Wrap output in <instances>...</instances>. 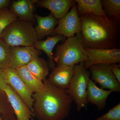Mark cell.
<instances>
[{"label":"cell","mask_w":120,"mask_h":120,"mask_svg":"<svg viewBox=\"0 0 120 120\" xmlns=\"http://www.w3.org/2000/svg\"><path fill=\"white\" fill-rule=\"evenodd\" d=\"M17 15L11 9L0 10V38L5 28L18 19Z\"/></svg>","instance_id":"obj_22"},{"label":"cell","mask_w":120,"mask_h":120,"mask_svg":"<svg viewBox=\"0 0 120 120\" xmlns=\"http://www.w3.org/2000/svg\"><path fill=\"white\" fill-rule=\"evenodd\" d=\"M4 91L14 110L17 120H32L34 117L32 110L28 107L14 89L8 84Z\"/></svg>","instance_id":"obj_11"},{"label":"cell","mask_w":120,"mask_h":120,"mask_svg":"<svg viewBox=\"0 0 120 120\" xmlns=\"http://www.w3.org/2000/svg\"><path fill=\"white\" fill-rule=\"evenodd\" d=\"M11 57V47L0 38V69L9 67Z\"/></svg>","instance_id":"obj_23"},{"label":"cell","mask_w":120,"mask_h":120,"mask_svg":"<svg viewBox=\"0 0 120 120\" xmlns=\"http://www.w3.org/2000/svg\"><path fill=\"white\" fill-rule=\"evenodd\" d=\"M101 1L106 15L120 22V0H102Z\"/></svg>","instance_id":"obj_21"},{"label":"cell","mask_w":120,"mask_h":120,"mask_svg":"<svg viewBox=\"0 0 120 120\" xmlns=\"http://www.w3.org/2000/svg\"><path fill=\"white\" fill-rule=\"evenodd\" d=\"M87 92V101L95 105L99 110L105 108L107 98L112 92L99 88L91 79L88 82Z\"/></svg>","instance_id":"obj_15"},{"label":"cell","mask_w":120,"mask_h":120,"mask_svg":"<svg viewBox=\"0 0 120 120\" xmlns=\"http://www.w3.org/2000/svg\"><path fill=\"white\" fill-rule=\"evenodd\" d=\"M41 90L33 94L32 112L38 120H64L68 117L73 100L66 90L57 88L47 79Z\"/></svg>","instance_id":"obj_2"},{"label":"cell","mask_w":120,"mask_h":120,"mask_svg":"<svg viewBox=\"0 0 120 120\" xmlns=\"http://www.w3.org/2000/svg\"><path fill=\"white\" fill-rule=\"evenodd\" d=\"M11 2V1L10 0H0V10L8 8Z\"/></svg>","instance_id":"obj_28"},{"label":"cell","mask_w":120,"mask_h":120,"mask_svg":"<svg viewBox=\"0 0 120 120\" xmlns=\"http://www.w3.org/2000/svg\"><path fill=\"white\" fill-rule=\"evenodd\" d=\"M90 73L85 68L84 62L76 65L74 75L66 92L76 105V109L79 112L86 108L87 100V87L90 79Z\"/></svg>","instance_id":"obj_5"},{"label":"cell","mask_w":120,"mask_h":120,"mask_svg":"<svg viewBox=\"0 0 120 120\" xmlns=\"http://www.w3.org/2000/svg\"><path fill=\"white\" fill-rule=\"evenodd\" d=\"M96 120H120V103L113 107L106 113L98 117Z\"/></svg>","instance_id":"obj_25"},{"label":"cell","mask_w":120,"mask_h":120,"mask_svg":"<svg viewBox=\"0 0 120 120\" xmlns=\"http://www.w3.org/2000/svg\"><path fill=\"white\" fill-rule=\"evenodd\" d=\"M75 66L56 67L47 80L57 88L67 90L74 75Z\"/></svg>","instance_id":"obj_12"},{"label":"cell","mask_w":120,"mask_h":120,"mask_svg":"<svg viewBox=\"0 0 120 120\" xmlns=\"http://www.w3.org/2000/svg\"><path fill=\"white\" fill-rule=\"evenodd\" d=\"M110 64L112 72L116 77V79L120 83V64Z\"/></svg>","instance_id":"obj_27"},{"label":"cell","mask_w":120,"mask_h":120,"mask_svg":"<svg viewBox=\"0 0 120 120\" xmlns=\"http://www.w3.org/2000/svg\"><path fill=\"white\" fill-rule=\"evenodd\" d=\"M53 58L56 67H70L86 61L87 56L81 33L57 45Z\"/></svg>","instance_id":"obj_3"},{"label":"cell","mask_w":120,"mask_h":120,"mask_svg":"<svg viewBox=\"0 0 120 120\" xmlns=\"http://www.w3.org/2000/svg\"><path fill=\"white\" fill-rule=\"evenodd\" d=\"M54 35H61L65 38H71L82 31V23L77 11V5L75 4L71 10L59 20Z\"/></svg>","instance_id":"obj_7"},{"label":"cell","mask_w":120,"mask_h":120,"mask_svg":"<svg viewBox=\"0 0 120 120\" xmlns=\"http://www.w3.org/2000/svg\"><path fill=\"white\" fill-rule=\"evenodd\" d=\"M65 38L61 35H55L47 37L45 41H38L33 46L35 49L43 51L46 54L49 60L48 65L49 68L52 70L56 66L52 52L54 48L59 42Z\"/></svg>","instance_id":"obj_17"},{"label":"cell","mask_w":120,"mask_h":120,"mask_svg":"<svg viewBox=\"0 0 120 120\" xmlns=\"http://www.w3.org/2000/svg\"><path fill=\"white\" fill-rule=\"evenodd\" d=\"M29 71L37 79L42 81L46 79L49 75V68L45 60L38 57L30 61L26 65Z\"/></svg>","instance_id":"obj_20"},{"label":"cell","mask_w":120,"mask_h":120,"mask_svg":"<svg viewBox=\"0 0 120 120\" xmlns=\"http://www.w3.org/2000/svg\"><path fill=\"white\" fill-rule=\"evenodd\" d=\"M0 120H17L15 115L7 116H2V115L0 114Z\"/></svg>","instance_id":"obj_29"},{"label":"cell","mask_w":120,"mask_h":120,"mask_svg":"<svg viewBox=\"0 0 120 120\" xmlns=\"http://www.w3.org/2000/svg\"><path fill=\"white\" fill-rule=\"evenodd\" d=\"M41 51L33 46L11 47L9 67L16 69L26 66L32 60L39 57Z\"/></svg>","instance_id":"obj_10"},{"label":"cell","mask_w":120,"mask_h":120,"mask_svg":"<svg viewBox=\"0 0 120 120\" xmlns=\"http://www.w3.org/2000/svg\"><path fill=\"white\" fill-rule=\"evenodd\" d=\"M91 79L95 83L98 84L102 89L112 92H120V83L116 79L111 69L110 64H99L88 68Z\"/></svg>","instance_id":"obj_6"},{"label":"cell","mask_w":120,"mask_h":120,"mask_svg":"<svg viewBox=\"0 0 120 120\" xmlns=\"http://www.w3.org/2000/svg\"><path fill=\"white\" fill-rule=\"evenodd\" d=\"M0 114L2 116L15 115L14 110L4 91H0Z\"/></svg>","instance_id":"obj_24"},{"label":"cell","mask_w":120,"mask_h":120,"mask_svg":"<svg viewBox=\"0 0 120 120\" xmlns=\"http://www.w3.org/2000/svg\"><path fill=\"white\" fill-rule=\"evenodd\" d=\"M38 0H18L12 2L11 9L19 19L25 22L35 23L34 13V5Z\"/></svg>","instance_id":"obj_14"},{"label":"cell","mask_w":120,"mask_h":120,"mask_svg":"<svg viewBox=\"0 0 120 120\" xmlns=\"http://www.w3.org/2000/svg\"><path fill=\"white\" fill-rule=\"evenodd\" d=\"M75 0L76 3L77 13L79 16L87 15L106 16L102 6L101 0Z\"/></svg>","instance_id":"obj_18"},{"label":"cell","mask_w":120,"mask_h":120,"mask_svg":"<svg viewBox=\"0 0 120 120\" xmlns=\"http://www.w3.org/2000/svg\"><path fill=\"white\" fill-rule=\"evenodd\" d=\"M75 3L74 0H38L35 4L40 8L49 9L54 17L59 20Z\"/></svg>","instance_id":"obj_13"},{"label":"cell","mask_w":120,"mask_h":120,"mask_svg":"<svg viewBox=\"0 0 120 120\" xmlns=\"http://www.w3.org/2000/svg\"><path fill=\"white\" fill-rule=\"evenodd\" d=\"M1 38L10 47L33 46L38 41L33 24L19 19L5 28Z\"/></svg>","instance_id":"obj_4"},{"label":"cell","mask_w":120,"mask_h":120,"mask_svg":"<svg viewBox=\"0 0 120 120\" xmlns=\"http://www.w3.org/2000/svg\"><path fill=\"white\" fill-rule=\"evenodd\" d=\"M87 60L84 62L86 69L94 65L112 64L120 62V49H95L85 48Z\"/></svg>","instance_id":"obj_8"},{"label":"cell","mask_w":120,"mask_h":120,"mask_svg":"<svg viewBox=\"0 0 120 120\" xmlns=\"http://www.w3.org/2000/svg\"><path fill=\"white\" fill-rule=\"evenodd\" d=\"M4 70L8 84L12 87L24 103L32 111L34 102L32 97L33 94L22 81L15 69L8 67Z\"/></svg>","instance_id":"obj_9"},{"label":"cell","mask_w":120,"mask_h":120,"mask_svg":"<svg viewBox=\"0 0 120 120\" xmlns=\"http://www.w3.org/2000/svg\"><path fill=\"white\" fill-rule=\"evenodd\" d=\"M37 22L35 30L38 41L46 35H53L56 26L58 25L59 20L56 19L51 13L46 16H42L34 14Z\"/></svg>","instance_id":"obj_16"},{"label":"cell","mask_w":120,"mask_h":120,"mask_svg":"<svg viewBox=\"0 0 120 120\" xmlns=\"http://www.w3.org/2000/svg\"><path fill=\"white\" fill-rule=\"evenodd\" d=\"M85 48L95 49H119L120 22L106 16L87 15L80 16Z\"/></svg>","instance_id":"obj_1"},{"label":"cell","mask_w":120,"mask_h":120,"mask_svg":"<svg viewBox=\"0 0 120 120\" xmlns=\"http://www.w3.org/2000/svg\"><path fill=\"white\" fill-rule=\"evenodd\" d=\"M19 76L32 94L41 90L44 87L43 81L37 79L24 66L15 69Z\"/></svg>","instance_id":"obj_19"},{"label":"cell","mask_w":120,"mask_h":120,"mask_svg":"<svg viewBox=\"0 0 120 120\" xmlns=\"http://www.w3.org/2000/svg\"><path fill=\"white\" fill-rule=\"evenodd\" d=\"M8 85L4 70L0 69V91H4Z\"/></svg>","instance_id":"obj_26"}]
</instances>
